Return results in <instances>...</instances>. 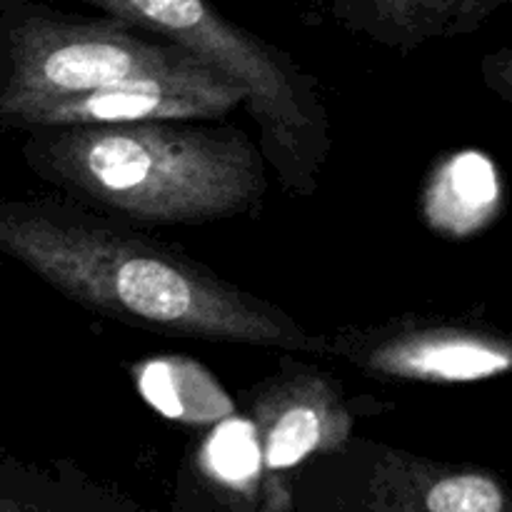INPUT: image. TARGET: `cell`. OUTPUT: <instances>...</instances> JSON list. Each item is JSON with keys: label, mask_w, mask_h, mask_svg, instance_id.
<instances>
[{"label": "cell", "mask_w": 512, "mask_h": 512, "mask_svg": "<svg viewBox=\"0 0 512 512\" xmlns=\"http://www.w3.org/2000/svg\"><path fill=\"white\" fill-rule=\"evenodd\" d=\"M0 253L63 298L170 338L325 355L313 333L183 250L53 200H0Z\"/></svg>", "instance_id": "1"}, {"label": "cell", "mask_w": 512, "mask_h": 512, "mask_svg": "<svg viewBox=\"0 0 512 512\" xmlns=\"http://www.w3.org/2000/svg\"><path fill=\"white\" fill-rule=\"evenodd\" d=\"M23 160L83 208L130 223L195 225L260 208L265 158L248 133L200 120L33 128Z\"/></svg>", "instance_id": "2"}, {"label": "cell", "mask_w": 512, "mask_h": 512, "mask_svg": "<svg viewBox=\"0 0 512 512\" xmlns=\"http://www.w3.org/2000/svg\"><path fill=\"white\" fill-rule=\"evenodd\" d=\"M170 40L233 78L258 125V145L290 195H313L333 150L318 80L285 50L230 23L210 0H83Z\"/></svg>", "instance_id": "3"}, {"label": "cell", "mask_w": 512, "mask_h": 512, "mask_svg": "<svg viewBox=\"0 0 512 512\" xmlns=\"http://www.w3.org/2000/svg\"><path fill=\"white\" fill-rule=\"evenodd\" d=\"M190 60L203 58L118 15L78 18L38 0H0V128L25 133L58 100Z\"/></svg>", "instance_id": "4"}, {"label": "cell", "mask_w": 512, "mask_h": 512, "mask_svg": "<svg viewBox=\"0 0 512 512\" xmlns=\"http://www.w3.org/2000/svg\"><path fill=\"white\" fill-rule=\"evenodd\" d=\"M298 510L512 512V485L478 465L443 463L350 435L290 470Z\"/></svg>", "instance_id": "5"}, {"label": "cell", "mask_w": 512, "mask_h": 512, "mask_svg": "<svg viewBox=\"0 0 512 512\" xmlns=\"http://www.w3.org/2000/svg\"><path fill=\"white\" fill-rule=\"evenodd\" d=\"M325 358L368 378L468 385L512 373V333L475 318L413 313L365 328L325 333Z\"/></svg>", "instance_id": "6"}, {"label": "cell", "mask_w": 512, "mask_h": 512, "mask_svg": "<svg viewBox=\"0 0 512 512\" xmlns=\"http://www.w3.org/2000/svg\"><path fill=\"white\" fill-rule=\"evenodd\" d=\"M258 438L263 510H293L288 473L308 458L338 448L353 435L355 415L333 375L295 363L248 393Z\"/></svg>", "instance_id": "7"}, {"label": "cell", "mask_w": 512, "mask_h": 512, "mask_svg": "<svg viewBox=\"0 0 512 512\" xmlns=\"http://www.w3.org/2000/svg\"><path fill=\"white\" fill-rule=\"evenodd\" d=\"M133 512L135 500L118 490L103 488L60 463L55 468L23 465L13 458H0V512Z\"/></svg>", "instance_id": "8"}, {"label": "cell", "mask_w": 512, "mask_h": 512, "mask_svg": "<svg viewBox=\"0 0 512 512\" xmlns=\"http://www.w3.org/2000/svg\"><path fill=\"white\" fill-rule=\"evenodd\" d=\"M335 18L355 33L395 50L420 48L450 38L458 0H323Z\"/></svg>", "instance_id": "9"}, {"label": "cell", "mask_w": 512, "mask_h": 512, "mask_svg": "<svg viewBox=\"0 0 512 512\" xmlns=\"http://www.w3.org/2000/svg\"><path fill=\"white\" fill-rule=\"evenodd\" d=\"M480 75L490 93L505 103H512V45L498 48L480 60Z\"/></svg>", "instance_id": "10"}, {"label": "cell", "mask_w": 512, "mask_h": 512, "mask_svg": "<svg viewBox=\"0 0 512 512\" xmlns=\"http://www.w3.org/2000/svg\"><path fill=\"white\" fill-rule=\"evenodd\" d=\"M512 3V0H458L455 8L453 28H450V38L453 35H468L478 30L488 18H493L500 8Z\"/></svg>", "instance_id": "11"}]
</instances>
